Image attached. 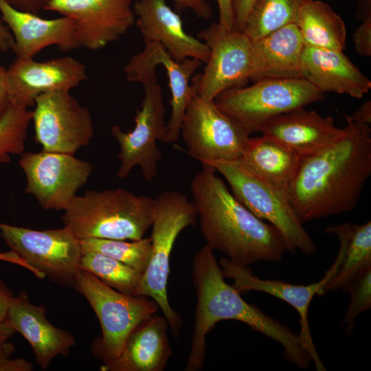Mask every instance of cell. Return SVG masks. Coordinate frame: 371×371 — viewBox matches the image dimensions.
I'll return each instance as SVG.
<instances>
[{
    "label": "cell",
    "instance_id": "6da1fadb",
    "mask_svg": "<svg viewBox=\"0 0 371 371\" xmlns=\"http://www.w3.org/2000/svg\"><path fill=\"white\" fill-rule=\"evenodd\" d=\"M337 141L302 159L289 190L291 205L304 223L352 211L371 175V128L345 116Z\"/></svg>",
    "mask_w": 371,
    "mask_h": 371
},
{
    "label": "cell",
    "instance_id": "7a4b0ae2",
    "mask_svg": "<svg viewBox=\"0 0 371 371\" xmlns=\"http://www.w3.org/2000/svg\"><path fill=\"white\" fill-rule=\"evenodd\" d=\"M202 166L190 192L206 245L243 267L280 262L288 251L280 232L240 203L212 166Z\"/></svg>",
    "mask_w": 371,
    "mask_h": 371
},
{
    "label": "cell",
    "instance_id": "3957f363",
    "mask_svg": "<svg viewBox=\"0 0 371 371\" xmlns=\"http://www.w3.org/2000/svg\"><path fill=\"white\" fill-rule=\"evenodd\" d=\"M192 282L196 295L194 330L186 371L202 369L206 351V336L216 324L232 319L248 325L252 330L277 341L283 348L284 357L305 370L311 360L299 335L288 326L247 302L232 285L227 284L214 251L207 245L192 260Z\"/></svg>",
    "mask_w": 371,
    "mask_h": 371
},
{
    "label": "cell",
    "instance_id": "277c9868",
    "mask_svg": "<svg viewBox=\"0 0 371 371\" xmlns=\"http://www.w3.org/2000/svg\"><path fill=\"white\" fill-rule=\"evenodd\" d=\"M155 199L122 188L88 190L76 196L62 219L80 240H136L151 227Z\"/></svg>",
    "mask_w": 371,
    "mask_h": 371
},
{
    "label": "cell",
    "instance_id": "5b68a950",
    "mask_svg": "<svg viewBox=\"0 0 371 371\" xmlns=\"http://www.w3.org/2000/svg\"><path fill=\"white\" fill-rule=\"evenodd\" d=\"M154 199L150 237L151 254L142 273L137 294L150 297L157 304L173 336L177 337L182 322L180 315L172 308L168 298L170 257L177 236L183 229L195 224L198 214L193 201L177 191H164Z\"/></svg>",
    "mask_w": 371,
    "mask_h": 371
},
{
    "label": "cell",
    "instance_id": "8992f818",
    "mask_svg": "<svg viewBox=\"0 0 371 371\" xmlns=\"http://www.w3.org/2000/svg\"><path fill=\"white\" fill-rule=\"evenodd\" d=\"M202 165L212 166L221 174L234 196L259 218L276 227L282 234L291 254L300 251L314 254L317 247L293 210L289 193L259 179L239 159L214 160Z\"/></svg>",
    "mask_w": 371,
    "mask_h": 371
},
{
    "label": "cell",
    "instance_id": "52a82bcc",
    "mask_svg": "<svg viewBox=\"0 0 371 371\" xmlns=\"http://www.w3.org/2000/svg\"><path fill=\"white\" fill-rule=\"evenodd\" d=\"M127 80L142 84L144 97L141 108L136 110L131 131H124L119 125L111 128L120 148L118 157L121 164L117 176L124 179L135 166H139L144 179L150 182L157 175L158 163L162 159L157 142H165L167 133L162 91L155 69L133 74Z\"/></svg>",
    "mask_w": 371,
    "mask_h": 371
},
{
    "label": "cell",
    "instance_id": "ba28073f",
    "mask_svg": "<svg viewBox=\"0 0 371 371\" xmlns=\"http://www.w3.org/2000/svg\"><path fill=\"white\" fill-rule=\"evenodd\" d=\"M74 287L87 299L98 318L102 334L93 348L104 363L116 359L134 328L159 308L153 299L121 293L82 269L76 275Z\"/></svg>",
    "mask_w": 371,
    "mask_h": 371
},
{
    "label": "cell",
    "instance_id": "9c48e42d",
    "mask_svg": "<svg viewBox=\"0 0 371 371\" xmlns=\"http://www.w3.org/2000/svg\"><path fill=\"white\" fill-rule=\"evenodd\" d=\"M322 98L323 93L303 78H266L227 89L214 102L250 135L271 118Z\"/></svg>",
    "mask_w": 371,
    "mask_h": 371
},
{
    "label": "cell",
    "instance_id": "30bf717a",
    "mask_svg": "<svg viewBox=\"0 0 371 371\" xmlns=\"http://www.w3.org/2000/svg\"><path fill=\"white\" fill-rule=\"evenodd\" d=\"M0 234L37 278L74 286L82 249L81 240L69 227L38 230L0 222Z\"/></svg>",
    "mask_w": 371,
    "mask_h": 371
},
{
    "label": "cell",
    "instance_id": "8fae6325",
    "mask_svg": "<svg viewBox=\"0 0 371 371\" xmlns=\"http://www.w3.org/2000/svg\"><path fill=\"white\" fill-rule=\"evenodd\" d=\"M180 134L187 153L201 164L240 159L250 137L237 120L218 109L214 100L200 97L193 88Z\"/></svg>",
    "mask_w": 371,
    "mask_h": 371
},
{
    "label": "cell",
    "instance_id": "7c38bea8",
    "mask_svg": "<svg viewBox=\"0 0 371 371\" xmlns=\"http://www.w3.org/2000/svg\"><path fill=\"white\" fill-rule=\"evenodd\" d=\"M197 36L210 49L203 73L191 79V86L200 97L214 100L224 91L243 87L251 80L252 41L245 33L214 23L201 30Z\"/></svg>",
    "mask_w": 371,
    "mask_h": 371
},
{
    "label": "cell",
    "instance_id": "4fadbf2b",
    "mask_svg": "<svg viewBox=\"0 0 371 371\" xmlns=\"http://www.w3.org/2000/svg\"><path fill=\"white\" fill-rule=\"evenodd\" d=\"M34 106V140L43 150L74 155L90 143L94 132L91 113L69 91L43 93Z\"/></svg>",
    "mask_w": 371,
    "mask_h": 371
},
{
    "label": "cell",
    "instance_id": "5bb4252c",
    "mask_svg": "<svg viewBox=\"0 0 371 371\" xmlns=\"http://www.w3.org/2000/svg\"><path fill=\"white\" fill-rule=\"evenodd\" d=\"M19 164L27 179L25 192L45 210H64L87 182L93 168L91 163L74 155L25 152Z\"/></svg>",
    "mask_w": 371,
    "mask_h": 371
},
{
    "label": "cell",
    "instance_id": "9a60e30c",
    "mask_svg": "<svg viewBox=\"0 0 371 371\" xmlns=\"http://www.w3.org/2000/svg\"><path fill=\"white\" fill-rule=\"evenodd\" d=\"M45 10L71 19L80 47L89 50L117 41L135 22L132 0H49Z\"/></svg>",
    "mask_w": 371,
    "mask_h": 371
},
{
    "label": "cell",
    "instance_id": "2e32d148",
    "mask_svg": "<svg viewBox=\"0 0 371 371\" xmlns=\"http://www.w3.org/2000/svg\"><path fill=\"white\" fill-rule=\"evenodd\" d=\"M341 263L337 258L319 281L307 285L293 284L278 280H265L255 276L249 267H243L231 262L227 257L219 261L223 275L233 280L232 286L239 292L260 291L279 298L295 309L300 316V330L298 334L301 344L313 362L317 371L326 369L317 353L313 342L308 322V310L313 297L323 295L326 284L334 277Z\"/></svg>",
    "mask_w": 371,
    "mask_h": 371
},
{
    "label": "cell",
    "instance_id": "e0dca14e",
    "mask_svg": "<svg viewBox=\"0 0 371 371\" xmlns=\"http://www.w3.org/2000/svg\"><path fill=\"white\" fill-rule=\"evenodd\" d=\"M10 103L25 108L40 95L69 91L87 79L85 65L71 56L44 61L16 58L8 68Z\"/></svg>",
    "mask_w": 371,
    "mask_h": 371
},
{
    "label": "cell",
    "instance_id": "ac0fdd59",
    "mask_svg": "<svg viewBox=\"0 0 371 371\" xmlns=\"http://www.w3.org/2000/svg\"><path fill=\"white\" fill-rule=\"evenodd\" d=\"M133 10L145 42L161 44L175 60L193 58L206 63L209 47L186 32L181 16L166 0H137L133 3Z\"/></svg>",
    "mask_w": 371,
    "mask_h": 371
},
{
    "label": "cell",
    "instance_id": "d6986e66",
    "mask_svg": "<svg viewBox=\"0 0 371 371\" xmlns=\"http://www.w3.org/2000/svg\"><path fill=\"white\" fill-rule=\"evenodd\" d=\"M0 18L12 35V50L16 58H33L51 45L62 51L80 48L75 36L74 21L67 16L44 19L0 0Z\"/></svg>",
    "mask_w": 371,
    "mask_h": 371
},
{
    "label": "cell",
    "instance_id": "ffe728a7",
    "mask_svg": "<svg viewBox=\"0 0 371 371\" xmlns=\"http://www.w3.org/2000/svg\"><path fill=\"white\" fill-rule=\"evenodd\" d=\"M259 132L282 144L303 159L337 141L345 130L337 128L331 117H322L314 111L300 107L268 120Z\"/></svg>",
    "mask_w": 371,
    "mask_h": 371
},
{
    "label": "cell",
    "instance_id": "44dd1931",
    "mask_svg": "<svg viewBox=\"0 0 371 371\" xmlns=\"http://www.w3.org/2000/svg\"><path fill=\"white\" fill-rule=\"evenodd\" d=\"M46 308L30 302L26 292L12 297L5 321L31 346L39 366L46 370L58 355L67 356L75 346L74 337L56 328L45 317Z\"/></svg>",
    "mask_w": 371,
    "mask_h": 371
},
{
    "label": "cell",
    "instance_id": "7402d4cb",
    "mask_svg": "<svg viewBox=\"0 0 371 371\" xmlns=\"http://www.w3.org/2000/svg\"><path fill=\"white\" fill-rule=\"evenodd\" d=\"M301 78L322 93L347 94L361 98L371 89V82L343 51L304 46Z\"/></svg>",
    "mask_w": 371,
    "mask_h": 371
},
{
    "label": "cell",
    "instance_id": "603a6c76",
    "mask_svg": "<svg viewBox=\"0 0 371 371\" xmlns=\"http://www.w3.org/2000/svg\"><path fill=\"white\" fill-rule=\"evenodd\" d=\"M168 323L156 313L141 322L129 335L120 355L104 363L102 371H162L172 353Z\"/></svg>",
    "mask_w": 371,
    "mask_h": 371
},
{
    "label": "cell",
    "instance_id": "cb8c5ba5",
    "mask_svg": "<svg viewBox=\"0 0 371 371\" xmlns=\"http://www.w3.org/2000/svg\"><path fill=\"white\" fill-rule=\"evenodd\" d=\"M202 64L193 58L175 60L161 44L145 42L144 49L133 56L124 67L127 69H157V65L165 68L171 92L172 112L164 143H175L179 138L183 116L192 91L190 80Z\"/></svg>",
    "mask_w": 371,
    "mask_h": 371
},
{
    "label": "cell",
    "instance_id": "d4e9b609",
    "mask_svg": "<svg viewBox=\"0 0 371 371\" xmlns=\"http://www.w3.org/2000/svg\"><path fill=\"white\" fill-rule=\"evenodd\" d=\"M254 82L266 78H302L304 44L296 23L284 25L251 40Z\"/></svg>",
    "mask_w": 371,
    "mask_h": 371
},
{
    "label": "cell",
    "instance_id": "484cf974",
    "mask_svg": "<svg viewBox=\"0 0 371 371\" xmlns=\"http://www.w3.org/2000/svg\"><path fill=\"white\" fill-rule=\"evenodd\" d=\"M239 159L255 177L289 193L302 158L282 144L262 135L249 137Z\"/></svg>",
    "mask_w": 371,
    "mask_h": 371
},
{
    "label": "cell",
    "instance_id": "4316f807",
    "mask_svg": "<svg viewBox=\"0 0 371 371\" xmlns=\"http://www.w3.org/2000/svg\"><path fill=\"white\" fill-rule=\"evenodd\" d=\"M324 232L337 236L341 263L334 277L324 286L323 294L341 289L360 271L371 266V221L328 226Z\"/></svg>",
    "mask_w": 371,
    "mask_h": 371
},
{
    "label": "cell",
    "instance_id": "83f0119b",
    "mask_svg": "<svg viewBox=\"0 0 371 371\" xmlns=\"http://www.w3.org/2000/svg\"><path fill=\"white\" fill-rule=\"evenodd\" d=\"M296 25L304 46L337 51L346 47L345 23L324 1H306L300 8Z\"/></svg>",
    "mask_w": 371,
    "mask_h": 371
},
{
    "label": "cell",
    "instance_id": "f1b7e54d",
    "mask_svg": "<svg viewBox=\"0 0 371 371\" xmlns=\"http://www.w3.org/2000/svg\"><path fill=\"white\" fill-rule=\"evenodd\" d=\"M308 1L257 0L243 32L254 40L284 25L296 23L301 7Z\"/></svg>",
    "mask_w": 371,
    "mask_h": 371
},
{
    "label": "cell",
    "instance_id": "f546056e",
    "mask_svg": "<svg viewBox=\"0 0 371 371\" xmlns=\"http://www.w3.org/2000/svg\"><path fill=\"white\" fill-rule=\"evenodd\" d=\"M80 269L121 293L137 296L142 273L123 262L98 252L82 250Z\"/></svg>",
    "mask_w": 371,
    "mask_h": 371
},
{
    "label": "cell",
    "instance_id": "4dcf8cb0",
    "mask_svg": "<svg viewBox=\"0 0 371 371\" xmlns=\"http://www.w3.org/2000/svg\"><path fill=\"white\" fill-rule=\"evenodd\" d=\"M82 250L95 251L114 258L144 273L151 254L150 238L136 240L106 238H87L81 240Z\"/></svg>",
    "mask_w": 371,
    "mask_h": 371
},
{
    "label": "cell",
    "instance_id": "1f68e13d",
    "mask_svg": "<svg viewBox=\"0 0 371 371\" xmlns=\"http://www.w3.org/2000/svg\"><path fill=\"white\" fill-rule=\"evenodd\" d=\"M32 118V111L9 104L0 113V163L10 161V155L24 152L27 131Z\"/></svg>",
    "mask_w": 371,
    "mask_h": 371
},
{
    "label": "cell",
    "instance_id": "d6a6232c",
    "mask_svg": "<svg viewBox=\"0 0 371 371\" xmlns=\"http://www.w3.org/2000/svg\"><path fill=\"white\" fill-rule=\"evenodd\" d=\"M341 290L350 295L342 326L348 335L352 333L356 319L371 307V266L352 278Z\"/></svg>",
    "mask_w": 371,
    "mask_h": 371
},
{
    "label": "cell",
    "instance_id": "836d02e7",
    "mask_svg": "<svg viewBox=\"0 0 371 371\" xmlns=\"http://www.w3.org/2000/svg\"><path fill=\"white\" fill-rule=\"evenodd\" d=\"M352 41L355 49L360 56H371V17L363 20L355 31Z\"/></svg>",
    "mask_w": 371,
    "mask_h": 371
},
{
    "label": "cell",
    "instance_id": "e575fe53",
    "mask_svg": "<svg viewBox=\"0 0 371 371\" xmlns=\"http://www.w3.org/2000/svg\"><path fill=\"white\" fill-rule=\"evenodd\" d=\"M257 0H232L235 30L243 32L247 17Z\"/></svg>",
    "mask_w": 371,
    "mask_h": 371
},
{
    "label": "cell",
    "instance_id": "d590c367",
    "mask_svg": "<svg viewBox=\"0 0 371 371\" xmlns=\"http://www.w3.org/2000/svg\"><path fill=\"white\" fill-rule=\"evenodd\" d=\"M175 3L183 8L192 10L199 18L208 20L212 15V11L207 0H175Z\"/></svg>",
    "mask_w": 371,
    "mask_h": 371
},
{
    "label": "cell",
    "instance_id": "8d00e7d4",
    "mask_svg": "<svg viewBox=\"0 0 371 371\" xmlns=\"http://www.w3.org/2000/svg\"><path fill=\"white\" fill-rule=\"evenodd\" d=\"M218 8V23L228 30H234L232 0H216Z\"/></svg>",
    "mask_w": 371,
    "mask_h": 371
},
{
    "label": "cell",
    "instance_id": "74e56055",
    "mask_svg": "<svg viewBox=\"0 0 371 371\" xmlns=\"http://www.w3.org/2000/svg\"><path fill=\"white\" fill-rule=\"evenodd\" d=\"M13 7L36 14L45 10L49 0H5Z\"/></svg>",
    "mask_w": 371,
    "mask_h": 371
},
{
    "label": "cell",
    "instance_id": "f35d334b",
    "mask_svg": "<svg viewBox=\"0 0 371 371\" xmlns=\"http://www.w3.org/2000/svg\"><path fill=\"white\" fill-rule=\"evenodd\" d=\"M9 81L8 69L0 65V113L9 105Z\"/></svg>",
    "mask_w": 371,
    "mask_h": 371
},
{
    "label": "cell",
    "instance_id": "ab89813d",
    "mask_svg": "<svg viewBox=\"0 0 371 371\" xmlns=\"http://www.w3.org/2000/svg\"><path fill=\"white\" fill-rule=\"evenodd\" d=\"M32 365L23 359L5 360L0 366V371H30Z\"/></svg>",
    "mask_w": 371,
    "mask_h": 371
},
{
    "label": "cell",
    "instance_id": "60d3db41",
    "mask_svg": "<svg viewBox=\"0 0 371 371\" xmlns=\"http://www.w3.org/2000/svg\"><path fill=\"white\" fill-rule=\"evenodd\" d=\"M349 118L356 122L371 124V101L365 102L357 109Z\"/></svg>",
    "mask_w": 371,
    "mask_h": 371
},
{
    "label": "cell",
    "instance_id": "b9f144b4",
    "mask_svg": "<svg viewBox=\"0 0 371 371\" xmlns=\"http://www.w3.org/2000/svg\"><path fill=\"white\" fill-rule=\"evenodd\" d=\"M13 45L12 35L0 18V51L7 52L12 49Z\"/></svg>",
    "mask_w": 371,
    "mask_h": 371
},
{
    "label": "cell",
    "instance_id": "7bdbcfd3",
    "mask_svg": "<svg viewBox=\"0 0 371 371\" xmlns=\"http://www.w3.org/2000/svg\"><path fill=\"white\" fill-rule=\"evenodd\" d=\"M0 260L7 261L19 265L25 268L26 269H28L33 274L34 273L32 268L12 251L5 253H0Z\"/></svg>",
    "mask_w": 371,
    "mask_h": 371
},
{
    "label": "cell",
    "instance_id": "ee69618b",
    "mask_svg": "<svg viewBox=\"0 0 371 371\" xmlns=\"http://www.w3.org/2000/svg\"><path fill=\"white\" fill-rule=\"evenodd\" d=\"M12 296L0 285V321H5Z\"/></svg>",
    "mask_w": 371,
    "mask_h": 371
},
{
    "label": "cell",
    "instance_id": "f6af8a7d",
    "mask_svg": "<svg viewBox=\"0 0 371 371\" xmlns=\"http://www.w3.org/2000/svg\"><path fill=\"white\" fill-rule=\"evenodd\" d=\"M15 333L14 328L5 320L0 321V346L5 344Z\"/></svg>",
    "mask_w": 371,
    "mask_h": 371
},
{
    "label": "cell",
    "instance_id": "bcb514c9",
    "mask_svg": "<svg viewBox=\"0 0 371 371\" xmlns=\"http://www.w3.org/2000/svg\"><path fill=\"white\" fill-rule=\"evenodd\" d=\"M14 350V346L8 342L0 346V366L5 360L10 358Z\"/></svg>",
    "mask_w": 371,
    "mask_h": 371
}]
</instances>
